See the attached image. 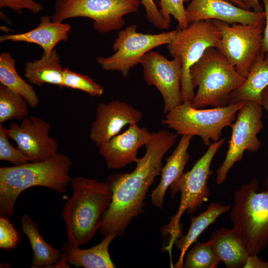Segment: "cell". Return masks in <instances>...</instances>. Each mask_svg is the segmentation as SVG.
Listing matches in <instances>:
<instances>
[{"label":"cell","mask_w":268,"mask_h":268,"mask_svg":"<svg viewBox=\"0 0 268 268\" xmlns=\"http://www.w3.org/2000/svg\"><path fill=\"white\" fill-rule=\"evenodd\" d=\"M178 135L165 129L152 133L145 145V154L137 159L134 171L113 174L107 178L105 182L113 197L99 229L103 236H123L132 219L144 212L148 190L160 174L164 156L175 144Z\"/></svg>","instance_id":"obj_1"},{"label":"cell","mask_w":268,"mask_h":268,"mask_svg":"<svg viewBox=\"0 0 268 268\" xmlns=\"http://www.w3.org/2000/svg\"><path fill=\"white\" fill-rule=\"evenodd\" d=\"M71 159L57 153L39 162L0 168V214L9 218L15 202L21 193L34 187H43L63 194L72 179L69 172Z\"/></svg>","instance_id":"obj_2"},{"label":"cell","mask_w":268,"mask_h":268,"mask_svg":"<svg viewBox=\"0 0 268 268\" xmlns=\"http://www.w3.org/2000/svg\"><path fill=\"white\" fill-rule=\"evenodd\" d=\"M72 195L62 212L68 242L76 246L87 243L99 230L103 217L109 208L112 192L106 182L78 177L70 183Z\"/></svg>","instance_id":"obj_3"},{"label":"cell","mask_w":268,"mask_h":268,"mask_svg":"<svg viewBox=\"0 0 268 268\" xmlns=\"http://www.w3.org/2000/svg\"><path fill=\"white\" fill-rule=\"evenodd\" d=\"M190 75L193 86L198 87L191 103L198 109L228 105L230 94L246 79L214 47L207 49L191 67Z\"/></svg>","instance_id":"obj_4"},{"label":"cell","mask_w":268,"mask_h":268,"mask_svg":"<svg viewBox=\"0 0 268 268\" xmlns=\"http://www.w3.org/2000/svg\"><path fill=\"white\" fill-rule=\"evenodd\" d=\"M257 179L243 184L234 195L230 212L232 228L249 255H257L268 246V190L258 192Z\"/></svg>","instance_id":"obj_5"},{"label":"cell","mask_w":268,"mask_h":268,"mask_svg":"<svg viewBox=\"0 0 268 268\" xmlns=\"http://www.w3.org/2000/svg\"><path fill=\"white\" fill-rule=\"evenodd\" d=\"M240 101L211 109H198L186 101L165 114L162 124L178 134L199 136L209 146L220 139L223 129L230 127L237 112L246 103Z\"/></svg>","instance_id":"obj_6"},{"label":"cell","mask_w":268,"mask_h":268,"mask_svg":"<svg viewBox=\"0 0 268 268\" xmlns=\"http://www.w3.org/2000/svg\"><path fill=\"white\" fill-rule=\"evenodd\" d=\"M224 141L225 138H222L211 143L206 152L196 161L192 168L184 173L177 181L171 185L172 197L180 191L181 200L177 213L171 217L169 223L163 226L161 231L164 235L168 234L171 235L170 245L168 247L169 249L181 235L180 220L183 214L186 211L189 214L196 211L198 207L207 201L210 194L207 184L212 173L210 165Z\"/></svg>","instance_id":"obj_7"},{"label":"cell","mask_w":268,"mask_h":268,"mask_svg":"<svg viewBox=\"0 0 268 268\" xmlns=\"http://www.w3.org/2000/svg\"><path fill=\"white\" fill-rule=\"evenodd\" d=\"M172 41L167 45L169 54L182 61L181 88L182 101L192 102L195 95L190 69L206 50L215 48L221 38L219 28L212 20L196 21L184 28L178 26Z\"/></svg>","instance_id":"obj_8"},{"label":"cell","mask_w":268,"mask_h":268,"mask_svg":"<svg viewBox=\"0 0 268 268\" xmlns=\"http://www.w3.org/2000/svg\"><path fill=\"white\" fill-rule=\"evenodd\" d=\"M140 0H56L53 21L62 22L74 17L93 21L99 33L120 30L125 24L124 16L138 10Z\"/></svg>","instance_id":"obj_9"},{"label":"cell","mask_w":268,"mask_h":268,"mask_svg":"<svg viewBox=\"0 0 268 268\" xmlns=\"http://www.w3.org/2000/svg\"><path fill=\"white\" fill-rule=\"evenodd\" d=\"M137 27L136 25H131L121 30L113 45L115 53L108 57L96 58L103 69L119 71L127 77L130 69L140 64L145 54L156 47L169 44L177 31L176 29L158 34H144L137 32Z\"/></svg>","instance_id":"obj_10"},{"label":"cell","mask_w":268,"mask_h":268,"mask_svg":"<svg viewBox=\"0 0 268 268\" xmlns=\"http://www.w3.org/2000/svg\"><path fill=\"white\" fill-rule=\"evenodd\" d=\"M212 20L221 33L215 48L246 77L261 51L265 26Z\"/></svg>","instance_id":"obj_11"},{"label":"cell","mask_w":268,"mask_h":268,"mask_svg":"<svg viewBox=\"0 0 268 268\" xmlns=\"http://www.w3.org/2000/svg\"><path fill=\"white\" fill-rule=\"evenodd\" d=\"M264 107L262 104L247 101L237 112L230 127L232 133L225 158L216 171V182L223 183L230 169L236 162L241 161L244 152H257L261 147L257 135L263 128L262 120Z\"/></svg>","instance_id":"obj_12"},{"label":"cell","mask_w":268,"mask_h":268,"mask_svg":"<svg viewBox=\"0 0 268 268\" xmlns=\"http://www.w3.org/2000/svg\"><path fill=\"white\" fill-rule=\"evenodd\" d=\"M140 64L146 83L154 86L162 96L164 114L182 103L180 58L169 60L159 53L149 51L143 56Z\"/></svg>","instance_id":"obj_13"},{"label":"cell","mask_w":268,"mask_h":268,"mask_svg":"<svg viewBox=\"0 0 268 268\" xmlns=\"http://www.w3.org/2000/svg\"><path fill=\"white\" fill-rule=\"evenodd\" d=\"M51 124L34 116L27 117L20 124L12 123L6 129L8 136L15 141L17 148L31 162L46 160L57 154L59 144L49 135Z\"/></svg>","instance_id":"obj_14"},{"label":"cell","mask_w":268,"mask_h":268,"mask_svg":"<svg viewBox=\"0 0 268 268\" xmlns=\"http://www.w3.org/2000/svg\"><path fill=\"white\" fill-rule=\"evenodd\" d=\"M142 117L140 111L126 102L99 103L96 119L91 125L89 138L99 147L118 134L126 126L138 124Z\"/></svg>","instance_id":"obj_15"},{"label":"cell","mask_w":268,"mask_h":268,"mask_svg":"<svg viewBox=\"0 0 268 268\" xmlns=\"http://www.w3.org/2000/svg\"><path fill=\"white\" fill-rule=\"evenodd\" d=\"M189 24L205 20H217L230 24L265 26L264 11L257 12L239 7L226 0H191L185 8Z\"/></svg>","instance_id":"obj_16"},{"label":"cell","mask_w":268,"mask_h":268,"mask_svg":"<svg viewBox=\"0 0 268 268\" xmlns=\"http://www.w3.org/2000/svg\"><path fill=\"white\" fill-rule=\"evenodd\" d=\"M152 133L137 124L129 125L128 129L99 146V153L105 159L109 169H119L136 162L139 148L145 146Z\"/></svg>","instance_id":"obj_17"},{"label":"cell","mask_w":268,"mask_h":268,"mask_svg":"<svg viewBox=\"0 0 268 268\" xmlns=\"http://www.w3.org/2000/svg\"><path fill=\"white\" fill-rule=\"evenodd\" d=\"M70 25L63 22L53 21L52 18L45 15L41 17L38 26L22 33L6 34L0 36V42H23L40 46L47 56H50L56 45L68 39Z\"/></svg>","instance_id":"obj_18"},{"label":"cell","mask_w":268,"mask_h":268,"mask_svg":"<svg viewBox=\"0 0 268 268\" xmlns=\"http://www.w3.org/2000/svg\"><path fill=\"white\" fill-rule=\"evenodd\" d=\"M192 137L189 135H182L176 147L167 158L165 165L162 166L160 182L151 194L152 203L160 209L163 208L167 190L184 173V168L190 159L188 150Z\"/></svg>","instance_id":"obj_19"},{"label":"cell","mask_w":268,"mask_h":268,"mask_svg":"<svg viewBox=\"0 0 268 268\" xmlns=\"http://www.w3.org/2000/svg\"><path fill=\"white\" fill-rule=\"evenodd\" d=\"M116 237L115 235L104 236L98 245L86 249H81L67 241L64 243L62 253L67 262L75 268H115L109 252V247Z\"/></svg>","instance_id":"obj_20"},{"label":"cell","mask_w":268,"mask_h":268,"mask_svg":"<svg viewBox=\"0 0 268 268\" xmlns=\"http://www.w3.org/2000/svg\"><path fill=\"white\" fill-rule=\"evenodd\" d=\"M208 242L219 261L227 268H243L249 256L232 229L222 228L214 231Z\"/></svg>","instance_id":"obj_21"},{"label":"cell","mask_w":268,"mask_h":268,"mask_svg":"<svg viewBox=\"0 0 268 268\" xmlns=\"http://www.w3.org/2000/svg\"><path fill=\"white\" fill-rule=\"evenodd\" d=\"M267 87L268 53L261 51L244 83L230 94V103L252 101L262 104L263 92Z\"/></svg>","instance_id":"obj_22"},{"label":"cell","mask_w":268,"mask_h":268,"mask_svg":"<svg viewBox=\"0 0 268 268\" xmlns=\"http://www.w3.org/2000/svg\"><path fill=\"white\" fill-rule=\"evenodd\" d=\"M22 233L30 242L33 251L32 268H54L62 257V253L48 243L39 232L38 226L28 214L20 217Z\"/></svg>","instance_id":"obj_23"},{"label":"cell","mask_w":268,"mask_h":268,"mask_svg":"<svg viewBox=\"0 0 268 268\" xmlns=\"http://www.w3.org/2000/svg\"><path fill=\"white\" fill-rule=\"evenodd\" d=\"M24 70L25 77L34 85L41 87L49 83L63 87L64 68L55 49L49 56L43 53L40 59L27 62Z\"/></svg>","instance_id":"obj_24"},{"label":"cell","mask_w":268,"mask_h":268,"mask_svg":"<svg viewBox=\"0 0 268 268\" xmlns=\"http://www.w3.org/2000/svg\"><path fill=\"white\" fill-rule=\"evenodd\" d=\"M230 209L229 205L211 202L206 209L199 216H191V224L187 234L177 239L174 243L176 248L181 251L175 268H182L185 255L189 247L197 242V238L206 228L213 223L219 216Z\"/></svg>","instance_id":"obj_25"},{"label":"cell","mask_w":268,"mask_h":268,"mask_svg":"<svg viewBox=\"0 0 268 268\" xmlns=\"http://www.w3.org/2000/svg\"><path fill=\"white\" fill-rule=\"evenodd\" d=\"M15 61L8 53L0 55V83L20 94L32 108H36L39 99L32 86L20 76L15 68Z\"/></svg>","instance_id":"obj_26"},{"label":"cell","mask_w":268,"mask_h":268,"mask_svg":"<svg viewBox=\"0 0 268 268\" xmlns=\"http://www.w3.org/2000/svg\"><path fill=\"white\" fill-rule=\"evenodd\" d=\"M28 104L20 94L0 84V124L28 117Z\"/></svg>","instance_id":"obj_27"},{"label":"cell","mask_w":268,"mask_h":268,"mask_svg":"<svg viewBox=\"0 0 268 268\" xmlns=\"http://www.w3.org/2000/svg\"><path fill=\"white\" fill-rule=\"evenodd\" d=\"M220 262L209 243L197 242L186 254L183 268H215Z\"/></svg>","instance_id":"obj_28"},{"label":"cell","mask_w":268,"mask_h":268,"mask_svg":"<svg viewBox=\"0 0 268 268\" xmlns=\"http://www.w3.org/2000/svg\"><path fill=\"white\" fill-rule=\"evenodd\" d=\"M63 87L83 91L91 96L103 95V86L89 76L72 71L66 67L63 70Z\"/></svg>","instance_id":"obj_29"},{"label":"cell","mask_w":268,"mask_h":268,"mask_svg":"<svg viewBox=\"0 0 268 268\" xmlns=\"http://www.w3.org/2000/svg\"><path fill=\"white\" fill-rule=\"evenodd\" d=\"M6 130L2 124H0V160L8 161L13 166L28 163V158L10 143Z\"/></svg>","instance_id":"obj_30"},{"label":"cell","mask_w":268,"mask_h":268,"mask_svg":"<svg viewBox=\"0 0 268 268\" xmlns=\"http://www.w3.org/2000/svg\"><path fill=\"white\" fill-rule=\"evenodd\" d=\"M191 0H159L160 11L166 21L170 23L171 16H173L181 28L187 27L189 24L187 21L184 2Z\"/></svg>","instance_id":"obj_31"},{"label":"cell","mask_w":268,"mask_h":268,"mask_svg":"<svg viewBox=\"0 0 268 268\" xmlns=\"http://www.w3.org/2000/svg\"><path fill=\"white\" fill-rule=\"evenodd\" d=\"M4 216L0 217V248L11 250L16 248L19 241L18 231Z\"/></svg>","instance_id":"obj_32"},{"label":"cell","mask_w":268,"mask_h":268,"mask_svg":"<svg viewBox=\"0 0 268 268\" xmlns=\"http://www.w3.org/2000/svg\"><path fill=\"white\" fill-rule=\"evenodd\" d=\"M148 21L155 27L160 29H168L170 23L164 19L153 0H141Z\"/></svg>","instance_id":"obj_33"},{"label":"cell","mask_w":268,"mask_h":268,"mask_svg":"<svg viewBox=\"0 0 268 268\" xmlns=\"http://www.w3.org/2000/svg\"><path fill=\"white\" fill-rule=\"evenodd\" d=\"M9 7L21 14L22 10L28 9L34 14H38L43 9V5L35 0H0V7Z\"/></svg>","instance_id":"obj_34"},{"label":"cell","mask_w":268,"mask_h":268,"mask_svg":"<svg viewBox=\"0 0 268 268\" xmlns=\"http://www.w3.org/2000/svg\"><path fill=\"white\" fill-rule=\"evenodd\" d=\"M260 0L262 1L264 3L265 15V26L261 51L264 53H268V0Z\"/></svg>","instance_id":"obj_35"},{"label":"cell","mask_w":268,"mask_h":268,"mask_svg":"<svg viewBox=\"0 0 268 268\" xmlns=\"http://www.w3.org/2000/svg\"><path fill=\"white\" fill-rule=\"evenodd\" d=\"M243 268H268V262L262 261L257 255H249Z\"/></svg>","instance_id":"obj_36"},{"label":"cell","mask_w":268,"mask_h":268,"mask_svg":"<svg viewBox=\"0 0 268 268\" xmlns=\"http://www.w3.org/2000/svg\"><path fill=\"white\" fill-rule=\"evenodd\" d=\"M248 9L257 12L264 11L260 0H241Z\"/></svg>","instance_id":"obj_37"},{"label":"cell","mask_w":268,"mask_h":268,"mask_svg":"<svg viewBox=\"0 0 268 268\" xmlns=\"http://www.w3.org/2000/svg\"><path fill=\"white\" fill-rule=\"evenodd\" d=\"M262 104L264 107V109H265L268 112V97L263 94V98L262 102ZM267 186L268 189V177L267 179Z\"/></svg>","instance_id":"obj_38"},{"label":"cell","mask_w":268,"mask_h":268,"mask_svg":"<svg viewBox=\"0 0 268 268\" xmlns=\"http://www.w3.org/2000/svg\"><path fill=\"white\" fill-rule=\"evenodd\" d=\"M233 4L243 8L247 9V7L241 0H226Z\"/></svg>","instance_id":"obj_39"},{"label":"cell","mask_w":268,"mask_h":268,"mask_svg":"<svg viewBox=\"0 0 268 268\" xmlns=\"http://www.w3.org/2000/svg\"><path fill=\"white\" fill-rule=\"evenodd\" d=\"M263 94L268 97V87H267L264 91Z\"/></svg>","instance_id":"obj_40"}]
</instances>
